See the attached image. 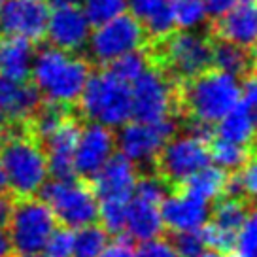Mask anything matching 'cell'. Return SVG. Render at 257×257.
I'll list each match as a JSON object with an SVG mask.
<instances>
[{
	"mask_svg": "<svg viewBox=\"0 0 257 257\" xmlns=\"http://www.w3.org/2000/svg\"><path fill=\"white\" fill-rule=\"evenodd\" d=\"M255 57H257V46H255Z\"/></svg>",
	"mask_w": 257,
	"mask_h": 257,
	"instance_id": "obj_50",
	"label": "cell"
},
{
	"mask_svg": "<svg viewBox=\"0 0 257 257\" xmlns=\"http://www.w3.org/2000/svg\"><path fill=\"white\" fill-rule=\"evenodd\" d=\"M108 244V231L102 225L89 223L74 233L72 257H96Z\"/></svg>",
	"mask_w": 257,
	"mask_h": 257,
	"instance_id": "obj_25",
	"label": "cell"
},
{
	"mask_svg": "<svg viewBox=\"0 0 257 257\" xmlns=\"http://www.w3.org/2000/svg\"><path fill=\"white\" fill-rule=\"evenodd\" d=\"M212 36L223 38L244 48L257 46V2H242L208 25Z\"/></svg>",
	"mask_w": 257,
	"mask_h": 257,
	"instance_id": "obj_18",
	"label": "cell"
},
{
	"mask_svg": "<svg viewBox=\"0 0 257 257\" xmlns=\"http://www.w3.org/2000/svg\"><path fill=\"white\" fill-rule=\"evenodd\" d=\"M255 138H257V137H255ZM255 148H257V144H255Z\"/></svg>",
	"mask_w": 257,
	"mask_h": 257,
	"instance_id": "obj_52",
	"label": "cell"
},
{
	"mask_svg": "<svg viewBox=\"0 0 257 257\" xmlns=\"http://www.w3.org/2000/svg\"><path fill=\"white\" fill-rule=\"evenodd\" d=\"M36 44L21 36H6L0 40V76L10 80H31Z\"/></svg>",
	"mask_w": 257,
	"mask_h": 257,
	"instance_id": "obj_20",
	"label": "cell"
},
{
	"mask_svg": "<svg viewBox=\"0 0 257 257\" xmlns=\"http://www.w3.org/2000/svg\"><path fill=\"white\" fill-rule=\"evenodd\" d=\"M0 257H16V249L12 246L10 234L4 227H0Z\"/></svg>",
	"mask_w": 257,
	"mask_h": 257,
	"instance_id": "obj_42",
	"label": "cell"
},
{
	"mask_svg": "<svg viewBox=\"0 0 257 257\" xmlns=\"http://www.w3.org/2000/svg\"><path fill=\"white\" fill-rule=\"evenodd\" d=\"M161 217L163 225L172 233L201 229L210 219V204L197 195L180 189L178 193L165 195L161 201Z\"/></svg>",
	"mask_w": 257,
	"mask_h": 257,
	"instance_id": "obj_17",
	"label": "cell"
},
{
	"mask_svg": "<svg viewBox=\"0 0 257 257\" xmlns=\"http://www.w3.org/2000/svg\"><path fill=\"white\" fill-rule=\"evenodd\" d=\"M6 128H8V119L4 117V113L0 112V138H2L4 133H6Z\"/></svg>",
	"mask_w": 257,
	"mask_h": 257,
	"instance_id": "obj_46",
	"label": "cell"
},
{
	"mask_svg": "<svg viewBox=\"0 0 257 257\" xmlns=\"http://www.w3.org/2000/svg\"><path fill=\"white\" fill-rule=\"evenodd\" d=\"M128 202L121 201H98V219L102 221L108 234H123L127 223Z\"/></svg>",
	"mask_w": 257,
	"mask_h": 257,
	"instance_id": "obj_31",
	"label": "cell"
},
{
	"mask_svg": "<svg viewBox=\"0 0 257 257\" xmlns=\"http://www.w3.org/2000/svg\"><path fill=\"white\" fill-rule=\"evenodd\" d=\"M229 257H240V255H229Z\"/></svg>",
	"mask_w": 257,
	"mask_h": 257,
	"instance_id": "obj_49",
	"label": "cell"
},
{
	"mask_svg": "<svg viewBox=\"0 0 257 257\" xmlns=\"http://www.w3.org/2000/svg\"><path fill=\"white\" fill-rule=\"evenodd\" d=\"M217 127L214 128L216 138L234 142V144H251L257 137V119L255 113L249 110L244 102H238L231 112L223 115L216 123Z\"/></svg>",
	"mask_w": 257,
	"mask_h": 257,
	"instance_id": "obj_23",
	"label": "cell"
},
{
	"mask_svg": "<svg viewBox=\"0 0 257 257\" xmlns=\"http://www.w3.org/2000/svg\"><path fill=\"white\" fill-rule=\"evenodd\" d=\"M227 170L219 169L217 165L210 167V165H204L202 169H199L197 172H193L191 176L184 180L180 184V189L191 193V195H197L204 201H214V199H219L225 191V184H227Z\"/></svg>",
	"mask_w": 257,
	"mask_h": 257,
	"instance_id": "obj_24",
	"label": "cell"
},
{
	"mask_svg": "<svg viewBox=\"0 0 257 257\" xmlns=\"http://www.w3.org/2000/svg\"><path fill=\"white\" fill-rule=\"evenodd\" d=\"M46 4L49 6V10H55L66 8V6H80L81 0H46Z\"/></svg>",
	"mask_w": 257,
	"mask_h": 257,
	"instance_id": "obj_43",
	"label": "cell"
},
{
	"mask_svg": "<svg viewBox=\"0 0 257 257\" xmlns=\"http://www.w3.org/2000/svg\"><path fill=\"white\" fill-rule=\"evenodd\" d=\"M91 72L93 66L83 53H70L48 44L36 48L31 81L44 100L74 106Z\"/></svg>",
	"mask_w": 257,
	"mask_h": 257,
	"instance_id": "obj_3",
	"label": "cell"
},
{
	"mask_svg": "<svg viewBox=\"0 0 257 257\" xmlns=\"http://www.w3.org/2000/svg\"><path fill=\"white\" fill-rule=\"evenodd\" d=\"M138 172L135 163L125 155H112L91 178V187L96 195V201H121L131 202Z\"/></svg>",
	"mask_w": 257,
	"mask_h": 257,
	"instance_id": "obj_16",
	"label": "cell"
},
{
	"mask_svg": "<svg viewBox=\"0 0 257 257\" xmlns=\"http://www.w3.org/2000/svg\"><path fill=\"white\" fill-rule=\"evenodd\" d=\"M113 150H115V135L112 128L95 121L81 125L80 138L74 152L76 176L91 180L96 170L112 157Z\"/></svg>",
	"mask_w": 257,
	"mask_h": 257,
	"instance_id": "obj_13",
	"label": "cell"
},
{
	"mask_svg": "<svg viewBox=\"0 0 257 257\" xmlns=\"http://www.w3.org/2000/svg\"><path fill=\"white\" fill-rule=\"evenodd\" d=\"M199 257H229L227 253H221V251H216V249H210V251H202Z\"/></svg>",
	"mask_w": 257,
	"mask_h": 257,
	"instance_id": "obj_45",
	"label": "cell"
},
{
	"mask_svg": "<svg viewBox=\"0 0 257 257\" xmlns=\"http://www.w3.org/2000/svg\"><path fill=\"white\" fill-rule=\"evenodd\" d=\"M91 34V23L83 14L81 6L49 10L48 27L44 40L49 46L70 53H83Z\"/></svg>",
	"mask_w": 257,
	"mask_h": 257,
	"instance_id": "obj_14",
	"label": "cell"
},
{
	"mask_svg": "<svg viewBox=\"0 0 257 257\" xmlns=\"http://www.w3.org/2000/svg\"><path fill=\"white\" fill-rule=\"evenodd\" d=\"M80 6L91 27H96L123 14L127 8V0H81Z\"/></svg>",
	"mask_w": 257,
	"mask_h": 257,
	"instance_id": "obj_30",
	"label": "cell"
},
{
	"mask_svg": "<svg viewBox=\"0 0 257 257\" xmlns=\"http://www.w3.org/2000/svg\"><path fill=\"white\" fill-rule=\"evenodd\" d=\"M19 257H49V255L44 253V251H38V253H27V255H19Z\"/></svg>",
	"mask_w": 257,
	"mask_h": 257,
	"instance_id": "obj_47",
	"label": "cell"
},
{
	"mask_svg": "<svg viewBox=\"0 0 257 257\" xmlns=\"http://www.w3.org/2000/svg\"><path fill=\"white\" fill-rule=\"evenodd\" d=\"M133 257H178L172 242H167L163 238H150L140 242L137 249H133Z\"/></svg>",
	"mask_w": 257,
	"mask_h": 257,
	"instance_id": "obj_36",
	"label": "cell"
},
{
	"mask_svg": "<svg viewBox=\"0 0 257 257\" xmlns=\"http://www.w3.org/2000/svg\"><path fill=\"white\" fill-rule=\"evenodd\" d=\"M6 191H10L8 180H6V174H4V170L0 167V193H6Z\"/></svg>",
	"mask_w": 257,
	"mask_h": 257,
	"instance_id": "obj_44",
	"label": "cell"
},
{
	"mask_svg": "<svg viewBox=\"0 0 257 257\" xmlns=\"http://www.w3.org/2000/svg\"><path fill=\"white\" fill-rule=\"evenodd\" d=\"M38 197L49 204L55 219L64 227L80 229L98 219V201L83 178H51L42 185Z\"/></svg>",
	"mask_w": 257,
	"mask_h": 257,
	"instance_id": "obj_6",
	"label": "cell"
},
{
	"mask_svg": "<svg viewBox=\"0 0 257 257\" xmlns=\"http://www.w3.org/2000/svg\"><path fill=\"white\" fill-rule=\"evenodd\" d=\"M176 102L187 119L216 125L240 102V80L212 66L178 83Z\"/></svg>",
	"mask_w": 257,
	"mask_h": 257,
	"instance_id": "obj_4",
	"label": "cell"
},
{
	"mask_svg": "<svg viewBox=\"0 0 257 257\" xmlns=\"http://www.w3.org/2000/svg\"><path fill=\"white\" fill-rule=\"evenodd\" d=\"M246 214H248V208H246V202H244L242 197L225 195L223 199L214 206L212 223H216L217 227H221L225 231L236 233L240 229Z\"/></svg>",
	"mask_w": 257,
	"mask_h": 257,
	"instance_id": "obj_26",
	"label": "cell"
},
{
	"mask_svg": "<svg viewBox=\"0 0 257 257\" xmlns=\"http://www.w3.org/2000/svg\"><path fill=\"white\" fill-rule=\"evenodd\" d=\"M16 199L10 191L0 193V227H8L10 217H12V212H14V206H16Z\"/></svg>",
	"mask_w": 257,
	"mask_h": 257,
	"instance_id": "obj_40",
	"label": "cell"
},
{
	"mask_svg": "<svg viewBox=\"0 0 257 257\" xmlns=\"http://www.w3.org/2000/svg\"><path fill=\"white\" fill-rule=\"evenodd\" d=\"M178 29H195L206 23L204 0H169Z\"/></svg>",
	"mask_w": 257,
	"mask_h": 257,
	"instance_id": "obj_29",
	"label": "cell"
},
{
	"mask_svg": "<svg viewBox=\"0 0 257 257\" xmlns=\"http://www.w3.org/2000/svg\"><path fill=\"white\" fill-rule=\"evenodd\" d=\"M81 133V119L74 112H70L63 119V123L42 140V148L48 159L49 176L57 180L76 176L74 170V152Z\"/></svg>",
	"mask_w": 257,
	"mask_h": 257,
	"instance_id": "obj_15",
	"label": "cell"
},
{
	"mask_svg": "<svg viewBox=\"0 0 257 257\" xmlns=\"http://www.w3.org/2000/svg\"><path fill=\"white\" fill-rule=\"evenodd\" d=\"M201 234H202V238H204L206 248H212V249H216V251H221V253H229V251L234 249L236 233L225 231V229L217 227V225L212 223V221H206V223L202 225Z\"/></svg>",
	"mask_w": 257,
	"mask_h": 257,
	"instance_id": "obj_33",
	"label": "cell"
},
{
	"mask_svg": "<svg viewBox=\"0 0 257 257\" xmlns=\"http://www.w3.org/2000/svg\"><path fill=\"white\" fill-rule=\"evenodd\" d=\"M76 104L81 117L110 128L121 127L133 117L131 85L108 68L89 74Z\"/></svg>",
	"mask_w": 257,
	"mask_h": 257,
	"instance_id": "obj_5",
	"label": "cell"
},
{
	"mask_svg": "<svg viewBox=\"0 0 257 257\" xmlns=\"http://www.w3.org/2000/svg\"><path fill=\"white\" fill-rule=\"evenodd\" d=\"M0 167L6 174L10 193L17 199L38 195L48 182L46 152L27 123H8L0 138Z\"/></svg>",
	"mask_w": 257,
	"mask_h": 257,
	"instance_id": "obj_2",
	"label": "cell"
},
{
	"mask_svg": "<svg viewBox=\"0 0 257 257\" xmlns=\"http://www.w3.org/2000/svg\"><path fill=\"white\" fill-rule=\"evenodd\" d=\"M49 6L46 0H2L0 4V34L21 36L27 40L44 42Z\"/></svg>",
	"mask_w": 257,
	"mask_h": 257,
	"instance_id": "obj_12",
	"label": "cell"
},
{
	"mask_svg": "<svg viewBox=\"0 0 257 257\" xmlns=\"http://www.w3.org/2000/svg\"><path fill=\"white\" fill-rule=\"evenodd\" d=\"M159 206L161 204L157 202L146 201L133 195V199L128 202L127 223H125V231L133 240L144 242L161 236L165 225H163Z\"/></svg>",
	"mask_w": 257,
	"mask_h": 257,
	"instance_id": "obj_21",
	"label": "cell"
},
{
	"mask_svg": "<svg viewBox=\"0 0 257 257\" xmlns=\"http://www.w3.org/2000/svg\"><path fill=\"white\" fill-rule=\"evenodd\" d=\"M234 249L240 257H257V208L246 214L240 229L236 231Z\"/></svg>",
	"mask_w": 257,
	"mask_h": 257,
	"instance_id": "obj_32",
	"label": "cell"
},
{
	"mask_svg": "<svg viewBox=\"0 0 257 257\" xmlns=\"http://www.w3.org/2000/svg\"><path fill=\"white\" fill-rule=\"evenodd\" d=\"M57 227V219L38 195L19 197L8 223V234L17 255L44 251L46 242Z\"/></svg>",
	"mask_w": 257,
	"mask_h": 257,
	"instance_id": "obj_8",
	"label": "cell"
},
{
	"mask_svg": "<svg viewBox=\"0 0 257 257\" xmlns=\"http://www.w3.org/2000/svg\"><path fill=\"white\" fill-rule=\"evenodd\" d=\"M74 249V231L70 227H55L51 236L46 242L44 253L49 257H72Z\"/></svg>",
	"mask_w": 257,
	"mask_h": 257,
	"instance_id": "obj_34",
	"label": "cell"
},
{
	"mask_svg": "<svg viewBox=\"0 0 257 257\" xmlns=\"http://www.w3.org/2000/svg\"><path fill=\"white\" fill-rule=\"evenodd\" d=\"M155 163L167 184L180 185L210 163V144L191 135L172 137L161 148Z\"/></svg>",
	"mask_w": 257,
	"mask_h": 257,
	"instance_id": "obj_11",
	"label": "cell"
},
{
	"mask_svg": "<svg viewBox=\"0 0 257 257\" xmlns=\"http://www.w3.org/2000/svg\"><path fill=\"white\" fill-rule=\"evenodd\" d=\"M148 44V32L144 25L133 14H119L110 21L96 25L95 31L89 34L83 55L89 63L106 66L113 59L125 55L128 51L142 49Z\"/></svg>",
	"mask_w": 257,
	"mask_h": 257,
	"instance_id": "obj_7",
	"label": "cell"
},
{
	"mask_svg": "<svg viewBox=\"0 0 257 257\" xmlns=\"http://www.w3.org/2000/svg\"><path fill=\"white\" fill-rule=\"evenodd\" d=\"M174 117H165L161 121H127L115 135V146L119 153L125 155L135 165H152L159 155L161 148L176 133Z\"/></svg>",
	"mask_w": 257,
	"mask_h": 257,
	"instance_id": "obj_10",
	"label": "cell"
},
{
	"mask_svg": "<svg viewBox=\"0 0 257 257\" xmlns=\"http://www.w3.org/2000/svg\"><path fill=\"white\" fill-rule=\"evenodd\" d=\"M144 53L152 66L165 74L174 85L212 68V34L204 31L176 29L170 34L150 40Z\"/></svg>",
	"mask_w": 257,
	"mask_h": 257,
	"instance_id": "obj_1",
	"label": "cell"
},
{
	"mask_svg": "<svg viewBox=\"0 0 257 257\" xmlns=\"http://www.w3.org/2000/svg\"><path fill=\"white\" fill-rule=\"evenodd\" d=\"M96 257H133L131 236H119L115 242H108L106 248Z\"/></svg>",
	"mask_w": 257,
	"mask_h": 257,
	"instance_id": "obj_39",
	"label": "cell"
},
{
	"mask_svg": "<svg viewBox=\"0 0 257 257\" xmlns=\"http://www.w3.org/2000/svg\"><path fill=\"white\" fill-rule=\"evenodd\" d=\"M169 0H127L131 14L137 17L140 23H144L148 17H152L157 10H161Z\"/></svg>",
	"mask_w": 257,
	"mask_h": 257,
	"instance_id": "obj_38",
	"label": "cell"
},
{
	"mask_svg": "<svg viewBox=\"0 0 257 257\" xmlns=\"http://www.w3.org/2000/svg\"><path fill=\"white\" fill-rule=\"evenodd\" d=\"M148 66H150V61L146 57L144 49H135V51H128L125 55L113 59L112 63H108L104 68H108L113 76H117L119 80L127 81L131 85Z\"/></svg>",
	"mask_w": 257,
	"mask_h": 257,
	"instance_id": "obj_28",
	"label": "cell"
},
{
	"mask_svg": "<svg viewBox=\"0 0 257 257\" xmlns=\"http://www.w3.org/2000/svg\"><path fill=\"white\" fill-rule=\"evenodd\" d=\"M172 246L176 249L178 257H199L204 251L206 244L201 234V229L193 231H180L174 234Z\"/></svg>",
	"mask_w": 257,
	"mask_h": 257,
	"instance_id": "obj_35",
	"label": "cell"
},
{
	"mask_svg": "<svg viewBox=\"0 0 257 257\" xmlns=\"http://www.w3.org/2000/svg\"><path fill=\"white\" fill-rule=\"evenodd\" d=\"M236 176L240 180L242 197L257 201V157L246 161L240 167V172H236Z\"/></svg>",
	"mask_w": 257,
	"mask_h": 257,
	"instance_id": "obj_37",
	"label": "cell"
},
{
	"mask_svg": "<svg viewBox=\"0 0 257 257\" xmlns=\"http://www.w3.org/2000/svg\"><path fill=\"white\" fill-rule=\"evenodd\" d=\"M131 85L133 117L137 121H161L178 110L176 85L152 64Z\"/></svg>",
	"mask_w": 257,
	"mask_h": 257,
	"instance_id": "obj_9",
	"label": "cell"
},
{
	"mask_svg": "<svg viewBox=\"0 0 257 257\" xmlns=\"http://www.w3.org/2000/svg\"><path fill=\"white\" fill-rule=\"evenodd\" d=\"M0 4H2V0H0Z\"/></svg>",
	"mask_w": 257,
	"mask_h": 257,
	"instance_id": "obj_51",
	"label": "cell"
},
{
	"mask_svg": "<svg viewBox=\"0 0 257 257\" xmlns=\"http://www.w3.org/2000/svg\"><path fill=\"white\" fill-rule=\"evenodd\" d=\"M42 100L31 80L17 81L0 76V112L8 123H27Z\"/></svg>",
	"mask_w": 257,
	"mask_h": 257,
	"instance_id": "obj_19",
	"label": "cell"
},
{
	"mask_svg": "<svg viewBox=\"0 0 257 257\" xmlns=\"http://www.w3.org/2000/svg\"><path fill=\"white\" fill-rule=\"evenodd\" d=\"M242 2H257V0H242Z\"/></svg>",
	"mask_w": 257,
	"mask_h": 257,
	"instance_id": "obj_48",
	"label": "cell"
},
{
	"mask_svg": "<svg viewBox=\"0 0 257 257\" xmlns=\"http://www.w3.org/2000/svg\"><path fill=\"white\" fill-rule=\"evenodd\" d=\"M212 66L242 80L255 70V49L244 48V46L233 44L223 38L212 36Z\"/></svg>",
	"mask_w": 257,
	"mask_h": 257,
	"instance_id": "obj_22",
	"label": "cell"
},
{
	"mask_svg": "<svg viewBox=\"0 0 257 257\" xmlns=\"http://www.w3.org/2000/svg\"><path fill=\"white\" fill-rule=\"evenodd\" d=\"M210 159L223 170H238L249 159V148L244 144L227 142L216 138L210 142Z\"/></svg>",
	"mask_w": 257,
	"mask_h": 257,
	"instance_id": "obj_27",
	"label": "cell"
},
{
	"mask_svg": "<svg viewBox=\"0 0 257 257\" xmlns=\"http://www.w3.org/2000/svg\"><path fill=\"white\" fill-rule=\"evenodd\" d=\"M234 4H236V0H204L206 14H208L210 17H214V19L219 16H223L225 12H229Z\"/></svg>",
	"mask_w": 257,
	"mask_h": 257,
	"instance_id": "obj_41",
	"label": "cell"
}]
</instances>
